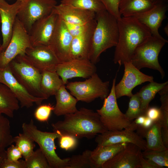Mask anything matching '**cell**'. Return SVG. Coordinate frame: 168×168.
Segmentation results:
<instances>
[{
  "instance_id": "cell-1",
  "label": "cell",
  "mask_w": 168,
  "mask_h": 168,
  "mask_svg": "<svg viewBox=\"0 0 168 168\" xmlns=\"http://www.w3.org/2000/svg\"><path fill=\"white\" fill-rule=\"evenodd\" d=\"M119 31L113 61L119 65L130 62L137 47L152 35L149 29L133 16L117 20Z\"/></svg>"
},
{
  "instance_id": "cell-2",
  "label": "cell",
  "mask_w": 168,
  "mask_h": 168,
  "mask_svg": "<svg viewBox=\"0 0 168 168\" xmlns=\"http://www.w3.org/2000/svg\"><path fill=\"white\" fill-rule=\"evenodd\" d=\"M63 120L52 124L53 130L72 135L77 138H93L107 131L97 112L85 108L66 114Z\"/></svg>"
},
{
  "instance_id": "cell-3",
  "label": "cell",
  "mask_w": 168,
  "mask_h": 168,
  "mask_svg": "<svg viewBox=\"0 0 168 168\" xmlns=\"http://www.w3.org/2000/svg\"><path fill=\"white\" fill-rule=\"evenodd\" d=\"M96 24L92 38L90 60L96 64L101 53L117 44L119 31L117 19L105 10L96 13Z\"/></svg>"
},
{
  "instance_id": "cell-4",
  "label": "cell",
  "mask_w": 168,
  "mask_h": 168,
  "mask_svg": "<svg viewBox=\"0 0 168 168\" xmlns=\"http://www.w3.org/2000/svg\"><path fill=\"white\" fill-rule=\"evenodd\" d=\"M23 133L36 142L46 157L51 168H66L69 157L61 158L56 152L55 140L60 136L57 131L43 132L38 129L32 119L22 125Z\"/></svg>"
},
{
  "instance_id": "cell-5",
  "label": "cell",
  "mask_w": 168,
  "mask_h": 168,
  "mask_svg": "<svg viewBox=\"0 0 168 168\" xmlns=\"http://www.w3.org/2000/svg\"><path fill=\"white\" fill-rule=\"evenodd\" d=\"M116 76L113 79L108 96L104 99L102 107L96 110L102 123L108 131L120 130L125 129L135 131L132 121L129 120L119 109L115 92Z\"/></svg>"
},
{
  "instance_id": "cell-6",
  "label": "cell",
  "mask_w": 168,
  "mask_h": 168,
  "mask_svg": "<svg viewBox=\"0 0 168 168\" xmlns=\"http://www.w3.org/2000/svg\"><path fill=\"white\" fill-rule=\"evenodd\" d=\"M168 42L164 38L151 35L136 48L131 62L137 68H147L158 71L162 78L165 73L158 61V56L163 47Z\"/></svg>"
},
{
  "instance_id": "cell-7",
  "label": "cell",
  "mask_w": 168,
  "mask_h": 168,
  "mask_svg": "<svg viewBox=\"0 0 168 168\" xmlns=\"http://www.w3.org/2000/svg\"><path fill=\"white\" fill-rule=\"evenodd\" d=\"M8 66L15 78L30 94L46 100L40 88L41 73L29 62L25 55L17 56Z\"/></svg>"
},
{
  "instance_id": "cell-8",
  "label": "cell",
  "mask_w": 168,
  "mask_h": 168,
  "mask_svg": "<svg viewBox=\"0 0 168 168\" xmlns=\"http://www.w3.org/2000/svg\"><path fill=\"white\" fill-rule=\"evenodd\" d=\"M66 84V88L78 101L89 103L98 98L104 100L109 93L110 82L103 81L96 73L85 81Z\"/></svg>"
},
{
  "instance_id": "cell-9",
  "label": "cell",
  "mask_w": 168,
  "mask_h": 168,
  "mask_svg": "<svg viewBox=\"0 0 168 168\" xmlns=\"http://www.w3.org/2000/svg\"><path fill=\"white\" fill-rule=\"evenodd\" d=\"M57 5L55 0H24L17 17L29 33L33 24L50 14Z\"/></svg>"
},
{
  "instance_id": "cell-10",
  "label": "cell",
  "mask_w": 168,
  "mask_h": 168,
  "mask_svg": "<svg viewBox=\"0 0 168 168\" xmlns=\"http://www.w3.org/2000/svg\"><path fill=\"white\" fill-rule=\"evenodd\" d=\"M32 46L28 33L17 17L9 44L0 54V68L8 66L17 56L25 55L26 49Z\"/></svg>"
},
{
  "instance_id": "cell-11",
  "label": "cell",
  "mask_w": 168,
  "mask_h": 168,
  "mask_svg": "<svg viewBox=\"0 0 168 168\" xmlns=\"http://www.w3.org/2000/svg\"><path fill=\"white\" fill-rule=\"evenodd\" d=\"M124 72L119 82L115 86L117 99L124 96L129 98L133 94V90L137 86L146 82L153 81L152 76L146 75L135 67L131 61L124 63Z\"/></svg>"
},
{
  "instance_id": "cell-12",
  "label": "cell",
  "mask_w": 168,
  "mask_h": 168,
  "mask_svg": "<svg viewBox=\"0 0 168 168\" xmlns=\"http://www.w3.org/2000/svg\"><path fill=\"white\" fill-rule=\"evenodd\" d=\"M73 38L68 30L65 23L58 16L55 30L48 46L60 63L70 60L69 54Z\"/></svg>"
},
{
  "instance_id": "cell-13",
  "label": "cell",
  "mask_w": 168,
  "mask_h": 168,
  "mask_svg": "<svg viewBox=\"0 0 168 168\" xmlns=\"http://www.w3.org/2000/svg\"><path fill=\"white\" fill-rule=\"evenodd\" d=\"M95 64L89 60L72 59L59 63L56 71L64 85L68 80L74 77L87 79L96 73Z\"/></svg>"
},
{
  "instance_id": "cell-14",
  "label": "cell",
  "mask_w": 168,
  "mask_h": 168,
  "mask_svg": "<svg viewBox=\"0 0 168 168\" xmlns=\"http://www.w3.org/2000/svg\"><path fill=\"white\" fill-rule=\"evenodd\" d=\"M0 83L6 85L19 102L21 108L32 107L34 103L41 104L44 98L35 97L30 94L18 81L11 72L8 66L0 68Z\"/></svg>"
},
{
  "instance_id": "cell-15",
  "label": "cell",
  "mask_w": 168,
  "mask_h": 168,
  "mask_svg": "<svg viewBox=\"0 0 168 168\" xmlns=\"http://www.w3.org/2000/svg\"><path fill=\"white\" fill-rule=\"evenodd\" d=\"M58 16L54 11L36 21L29 33L32 46H48L54 31Z\"/></svg>"
},
{
  "instance_id": "cell-16",
  "label": "cell",
  "mask_w": 168,
  "mask_h": 168,
  "mask_svg": "<svg viewBox=\"0 0 168 168\" xmlns=\"http://www.w3.org/2000/svg\"><path fill=\"white\" fill-rule=\"evenodd\" d=\"M95 141L98 147L122 143H131L138 146L142 151L146 150L145 140L135 131L125 129L120 130L107 131L96 135Z\"/></svg>"
},
{
  "instance_id": "cell-17",
  "label": "cell",
  "mask_w": 168,
  "mask_h": 168,
  "mask_svg": "<svg viewBox=\"0 0 168 168\" xmlns=\"http://www.w3.org/2000/svg\"><path fill=\"white\" fill-rule=\"evenodd\" d=\"M25 56L35 68L41 73L45 71H56L60 63L49 46H32L27 48Z\"/></svg>"
},
{
  "instance_id": "cell-18",
  "label": "cell",
  "mask_w": 168,
  "mask_h": 168,
  "mask_svg": "<svg viewBox=\"0 0 168 168\" xmlns=\"http://www.w3.org/2000/svg\"><path fill=\"white\" fill-rule=\"evenodd\" d=\"M142 152L136 145L127 143L113 158L105 163L102 168H141L140 156Z\"/></svg>"
},
{
  "instance_id": "cell-19",
  "label": "cell",
  "mask_w": 168,
  "mask_h": 168,
  "mask_svg": "<svg viewBox=\"0 0 168 168\" xmlns=\"http://www.w3.org/2000/svg\"><path fill=\"white\" fill-rule=\"evenodd\" d=\"M21 3V1L20 0H16L12 4H9L5 0H0L2 51L6 49L10 41L14 25Z\"/></svg>"
},
{
  "instance_id": "cell-20",
  "label": "cell",
  "mask_w": 168,
  "mask_h": 168,
  "mask_svg": "<svg viewBox=\"0 0 168 168\" xmlns=\"http://www.w3.org/2000/svg\"><path fill=\"white\" fill-rule=\"evenodd\" d=\"M96 24L95 18L84 31L73 37L70 51V60H90L92 36Z\"/></svg>"
},
{
  "instance_id": "cell-21",
  "label": "cell",
  "mask_w": 168,
  "mask_h": 168,
  "mask_svg": "<svg viewBox=\"0 0 168 168\" xmlns=\"http://www.w3.org/2000/svg\"><path fill=\"white\" fill-rule=\"evenodd\" d=\"M167 9L166 3H157L148 10L133 17L145 25L152 35L162 38L163 37L160 34L158 29L166 17V13Z\"/></svg>"
},
{
  "instance_id": "cell-22",
  "label": "cell",
  "mask_w": 168,
  "mask_h": 168,
  "mask_svg": "<svg viewBox=\"0 0 168 168\" xmlns=\"http://www.w3.org/2000/svg\"><path fill=\"white\" fill-rule=\"evenodd\" d=\"M53 10L64 22L73 24L86 23L94 19L96 16L94 12L61 3L57 5Z\"/></svg>"
},
{
  "instance_id": "cell-23",
  "label": "cell",
  "mask_w": 168,
  "mask_h": 168,
  "mask_svg": "<svg viewBox=\"0 0 168 168\" xmlns=\"http://www.w3.org/2000/svg\"><path fill=\"white\" fill-rule=\"evenodd\" d=\"M66 89L63 85L55 95L56 103L53 111L57 116L73 113L77 110L76 105L78 101Z\"/></svg>"
},
{
  "instance_id": "cell-24",
  "label": "cell",
  "mask_w": 168,
  "mask_h": 168,
  "mask_svg": "<svg viewBox=\"0 0 168 168\" xmlns=\"http://www.w3.org/2000/svg\"><path fill=\"white\" fill-rule=\"evenodd\" d=\"M127 143L97 146L91 151V158L94 168H102L103 164L123 148Z\"/></svg>"
},
{
  "instance_id": "cell-25",
  "label": "cell",
  "mask_w": 168,
  "mask_h": 168,
  "mask_svg": "<svg viewBox=\"0 0 168 168\" xmlns=\"http://www.w3.org/2000/svg\"><path fill=\"white\" fill-rule=\"evenodd\" d=\"M154 4L152 0H121L119 11L123 17L133 16L148 10Z\"/></svg>"
},
{
  "instance_id": "cell-26",
  "label": "cell",
  "mask_w": 168,
  "mask_h": 168,
  "mask_svg": "<svg viewBox=\"0 0 168 168\" xmlns=\"http://www.w3.org/2000/svg\"><path fill=\"white\" fill-rule=\"evenodd\" d=\"M63 85V82L56 71H45L41 73V91L46 99L55 96Z\"/></svg>"
},
{
  "instance_id": "cell-27",
  "label": "cell",
  "mask_w": 168,
  "mask_h": 168,
  "mask_svg": "<svg viewBox=\"0 0 168 168\" xmlns=\"http://www.w3.org/2000/svg\"><path fill=\"white\" fill-rule=\"evenodd\" d=\"M19 103L10 89L0 83V114L13 118L15 111L19 109Z\"/></svg>"
},
{
  "instance_id": "cell-28",
  "label": "cell",
  "mask_w": 168,
  "mask_h": 168,
  "mask_svg": "<svg viewBox=\"0 0 168 168\" xmlns=\"http://www.w3.org/2000/svg\"><path fill=\"white\" fill-rule=\"evenodd\" d=\"M161 129V124L159 121H154L151 127L145 131L143 137L146 139L145 150L162 151L168 149L164 144Z\"/></svg>"
},
{
  "instance_id": "cell-29",
  "label": "cell",
  "mask_w": 168,
  "mask_h": 168,
  "mask_svg": "<svg viewBox=\"0 0 168 168\" xmlns=\"http://www.w3.org/2000/svg\"><path fill=\"white\" fill-rule=\"evenodd\" d=\"M168 84V81L162 83H158L153 81L142 87L137 93L140 98L141 109L145 114L149 107L150 103L156 94Z\"/></svg>"
},
{
  "instance_id": "cell-30",
  "label": "cell",
  "mask_w": 168,
  "mask_h": 168,
  "mask_svg": "<svg viewBox=\"0 0 168 168\" xmlns=\"http://www.w3.org/2000/svg\"><path fill=\"white\" fill-rule=\"evenodd\" d=\"M161 105L159 108L161 116L159 120L162 127L161 133L163 142L168 148V92L163 91L159 93Z\"/></svg>"
},
{
  "instance_id": "cell-31",
  "label": "cell",
  "mask_w": 168,
  "mask_h": 168,
  "mask_svg": "<svg viewBox=\"0 0 168 168\" xmlns=\"http://www.w3.org/2000/svg\"><path fill=\"white\" fill-rule=\"evenodd\" d=\"M13 142L10 121L2 114H0V153L5 152L6 148Z\"/></svg>"
},
{
  "instance_id": "cell-32",
  "label": "cell",
  "mask_w": 168,
  "mask_h": 168,
  "mask_svg": "<svg viewBox=\"0 0 168 168\" xmlns=\"http://www.w3.org/2000/svg\"><path fill=\"white\" fill-rule=\"evenodd\" d=\"M143 157L159 168L168 167V149L164 150H145L142 152Z\"/></svg>"
},
{
  "instance_id": "cell-33",
  "label": "cell",
  "mask_w": 168,
  "mask_h": 168,
  "mask_svg": "<svg viewBox=\"0 0 168 168\" xmlns=\"http://www.w3.org/2000/svg\"><path fill=\"white\" fill-rule=\"evenodd\" d=\"M61 3L69 5L96 13L106 10L100 0H61Z\"/></svg>"
},
{
  "instance_id": "cell-34",
  "label": "cell",
  "mask_w": 168,
  "mask_h": 168,
  "mask_svg": "<svg viewBox=\"0 0 168 168\" xmlns=\"http://www.w3.org/2000/svg\"><path fill=\"white\" fill-rule=\"evenodd\" d=\"M14 142L21 152L25 160H27L34 152L35 142L23 133L13 137Z\"/></svg>"
},
{
  "instance_id": "cell-35",
  "label": "cell",
  "mask_w": 168,
  "mask_h": 168,
  "mask_svg": "<svg viewBox=\"0 0 168 168\" xmlns=\"http://www.w3.org/2000/svg\"><path fill=\"white\" fill-rule=\"evenodd\" d=\"M91 151L86 150L82 154L69 157L66 168H94L91 158Z\"/></svg>"
},
{
  "instance_id": "cell-36",
  "label": "cell",
  "mask_w": 168,
  "mask_h": 168,
  "mask_svg": "<svg viewBox=\"0 0 168 168\" xmlns=\"http://www.w3.org/2000/svg\"><path fill=\"white\" fill-rule=\"evenodd\" d=\"M25 161V168H51L48 161L39 148L34 151Z\"/></svg>"
},
{
  "instance_id": "cell-37",
  "label": "cell",
  "mask_w": 168,
  "mask_h": 168,
  "mask_svg": "<svg viewBox=\"0 0 168 168\" xmlns=\"http://www.w3.org/2000/svg\"><path fill=\"white\" fill-rule=\"evenodd\" d=\"M125 114L130 121L141 115H145L141 109L140 98L137 93L130 97L128 108Z\"/></svg>"
},
{
  "instance_id": "cell-38",
  "label": "cell",
  "mask_w": 168,
  "mask_h": 168,
  "mask_svg": "<svg viewBox=\"0 0 168 168\" xmlns=\"http://www.w3.org/2000/svg\"><path fill=\"white\" fill-rule=\"evenodd\" d=\"M55 131H57L60 134V136L58 138L59 146L61 148L68 151L76 147L77 143V138L71 134L61 133L58 130Z\"/></svg>"
},
{
  "instance_id": "cell-39",
  "label": "cell",
  "mask_w": 168,
  "mask_h": 168,
  "mask_svg": "<svg viewBox=\"0 0 168 168\" xmlns=\"http://www.w3.org/2000/svg\"><path fill=\"white\" fill-rule=\"evenodd\" d=\"M54 107V106L50 103L41 104L39 105L34 113L35 118L41 122L47 121Z\"/></svg>"
},
{
  "instance_id": "cell-40",
  "label": "cell",
  "mask_w": 168,
  "mask_h": 168,
  "mask_svg": "<svg viewBox=\"0 0 168 168\" xmlns=\"http://www.w3.org/2000/svg\"><path fill=\"white\" fill-rule=\"evenodd\" d=\"M121 0H100L106 10L114 16L117 20L121 18V15L119 11V6Z\"/></svg>"
},
{
  "instance_id": "cell-41",
  "label": "cell",
  "mask_w": 168,
  "mask_h": 168,
  "mask_svg": "<svg viewBox=\"0 0 168 168\" xmlns=\"http://www.w3.org/2000/svg\"><path fill=\"white\" fill-rule=\"evenodd\" d=\"M6 158L9 161H16L22 158V153L19 148L12 144L6 150Z\"/></svg>"
},
{
  "instance_id": "cell-42",
  "label": "cell",
  "mask_w": 168,
  "mask_h": 168,
  "mask_svg": "<svg viewBox=\"0 0 168 168\" xmlns=\"http://www.w3.org/2000/svg\"><path fill=\"white\" fill-rule=\"evenodd\" d=\"M91 21L85 24L80 25L73 24L65 22L69 32L74 37L84 31L89 26Z\"/></svg>"
},
{
  "instance_id": "cell-43",
  "label": "cell",
  "mask_w": 168,
  "mask_h": 168,
  "mask_svg": "<svg viewBox=\"0 0 168 168\" xmlns=\"http://www.w3.org/2000/svg\"><path fill=\"white\" fill-rule=\"evenodd\" d=\"M0 168H25V161L23 160L10 161L5 158L3 161Z\"/></svg>"
},
{
  "instance_id": "cell-44",
  "label": "cell",
  "mask_w": 168,
  "mask_h": 168,
  "mask_svg": "<svg viewBox=\"0 0 168 168\" xmlns=\"http://www.w3.org/2000/svg\"><path fill=\"white\" fill-rule=\"evenodd\" d=\"M145 115L153 121H159L161 116V111L159 108L149 106L146 112Z\"/></svg>"
},
{
  "instance_id": "cell-45",
  "label": "cell",
  "mask_w": 168,
  "mask_h": 168,
  "mask_svg": "<svg viewBox=\"0 0 168 168\" xmlns=\"http://www.w3.org/2000/svg\"><path fill=\"white\" fill-rule=\"evenodd\" d=\"M140 162L141 168H159L145 159L142 156V152L140 156Z\"/></svg>"
},
{
  "instance_id": "cell-46",
  "label": "cell",
  "mask_w": 168,
  "mask_h": 168,
  "mask_svg": "<svg viewBox=\"0 0 168 168\" xmlns=\"http://www.w3.org/2000/svg\"><path fill=\"white\" fill-rule=\"evenodd\" d=\"M5 158H6V151L5 152L0 153V168L3 161Z\"/></svg>"
},
{
  "instance_id": "cell-47",
  "label": "cell",
  "mask_w": 168,
  "mask_h": 168,
  "mask_svg": "<svg viewBox=\"0 0 168 168\" xmlns=\"http://www.w3.org/2000/svg\"><path fill=\"white\" fill-rule=\"evenodd\" d=\"M154 4L161 2L166 3L167 0H152Z\"/></svg>"
},
{
  "instance_id": "cell-48",
  "label": "cell",
  "mask_w": 168,
  "mask_h": 168,
  "mask_svg": "<svg viewBox=\"0 0 168 168\" xmlns=\"http://www.w3.org/2000/svg\"><path fill=\"white\" fill-rule=\"evenodd\" d=\"M164 31L166 34L168 35V25H166L165 26L164 28Z\"/></svg>"
},
{
  "instance_id": "cell-49",
  "label": "cell",
  "mask_w": 168,
  "mask_h": 168,
  "mask_svg": "<svg viewBox=\"0 0 168 168\" xmlns=\"http://www.w3.org/2000/svg\"><path fill=\"white\" fill-rule=\"evenodd\" d=\"M2 51V43L1 42V41L0 40V54Z\"/></svg>"
},
{
  "instance_id": "cell-50",
  "label": "cell",
  "mask_w": 168,
  "mask_h": 168,
  "mask_svg": "<svg viewBox=\"0 0 168 168\" xmlns=\"http://www.w3.org/2000/svg\"><path fill=\"white\" fill-rule=\"evenodd\" d=\"M0 24H1V19H0Z\"/></svg>"
},
{
  "instance_id": "cell-51",
  "label": "cell",
  "mask_w": 168,
  "mask_h": 168,
  "mask_svg": "<svg viewBox=\"0 0 168 168\" xmlns=\"http://www.w3.org/2000/svg\"><path fill=\"white\" fill-rule=\"evenodd\" d=\"M20 0L21 1H23L24 0Z\"/></svg>"
}]
</instances>
